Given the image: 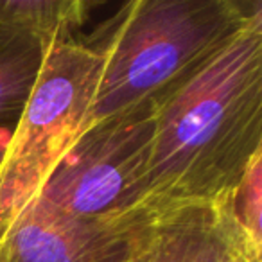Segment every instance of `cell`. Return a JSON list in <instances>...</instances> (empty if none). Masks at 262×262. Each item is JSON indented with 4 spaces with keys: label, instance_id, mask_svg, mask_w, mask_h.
<instances>
[{
    "label": "cell",
    "instance_id": "obj_1",
    "mask_svg": "<svg viewBox=\"0 0 262 262\" xmlns=\"http://www.w3.org/2000/svg\"><path fill=\"white\" fill-rule=\"evenodd\" d=\"M262 155V9L155 102L137 212L149 217L225 198Z\"/></svg>",
    "mask_w": 262,
    "mask_h": 262
},
{
    "label": "cell",
    "instance_id": "obj_2",
    "mask_svg": "<svg viewBox=\"0 0 262 262\" xmlns=\"http://www.w3.org/2000/svg\"><path fill=\"white\" fill-rule=\"evenodd\" d=\"M262 9L260 0H133L95 45L101 76L88 127L157 102L196 72Z\"/></svg>",
    "mask_w": 262,
    "mask_h": 262
},
{
    "label": "cell",
    "instance_id": "obj_3",
    "mask_svg": "<svg viewBox=\"0 0 262 262\" xmlns=\"http://www.w3.org/2000/svg\"><path fill=\"white\" fill-rule=\"evenodd\" d=\"M102 56L86 41L52 43L0 160V250L63 155L88 129Z\"/></svg>",
    "mask_w": 262,
    "mask_h": 262
},
{
    "label": "cell",
    "instance_id": "obj_4",
    "mask_svg": "<svg viewBox=\"0 0 262 262\" xmlns=\"http://www.w3.org/2000/svg\"><path fill=\"white\" fill-rule=\"evenodd\" d=\"M153 135L155 102L94 124L63 155L36 198L79 217L135 214Z\"/></svg>",
    "mask_w": 262,
    "mask_h": 262
},
{
    "label": "cell",
    "instance_id": "obj_5",
    "mask_svg": "<svg viewBox=\"0 0 262 262\" xmlns=\"http://www.w3.org/2000/svg\"><path fill=\"white\" fill-rule=\"evenodd\" d=\"M149 225L142 212L90 219L36 198L0 250V262H137Z\"/></svg>",
    "mask_w": 262,
    "mask_h": 262
},
{
    "label": "cell",
    "instance_id": "obj_6",
    "mask_svg": "<svg viewBox=\"0 0 262 262\" xmlns=\"http://www.w3.org/2000/svg\"><path fill=\"white\" fill-rule=\"evenodd\" d=\"M137 262H239L212 205L151 217Z\"/></svg>",
    "mask_w": 262,
    "mask_h": 262
},
{
    "label": "cell",
    "instance_id": "obj_7",
    "mask_svg": "<svg viewBox=\"0 0 262 262\" xmlns=\"http://www.w3.org/2000/svg\"><path fill=\"white\" fill-rule=\"evenodd\" d=\"M99 4L86 0H0V26L36 38L41 45L81 41L79 31Z\"/></svg>",
    "mask_w": 262,
    "mask_h": 262
},
{
    "label": "cell",
    "instance_id": "obj_8",
    "mask_svg": "<svg viewBox=\"0 0 262 262\" xmlns=\"http://www.w3.org/2000/svg\"><path fill=\"white\" fill-rule=\"evenodd\" d=\"M212 207L239 262H262V155Z\"/></svg>",
    "mask_w": 262,
    "mask_h": 262
},
{
    "label": "cell",
    "instance_id": "obj_9",
    "mask_svg": "<svg viewBox=\"0 0 262 262\" xmlns=\"http://www.w3.org/2000/svg\"><path fill=\"white\" fill-rule=\"evenodd\" d=\"M43 52L36 38L0 26V122H18L40 74Z\"/></svg>",
    "mask_w": 262,
    "mask_h": 262
},
{
    "label": "cell",
    "instance_id": "obj_10",
    "mask_svg": "<svg viewBox=\"0 0 262 262\" xmlns=\"http://www.w3.org/2000/svg\"><path fill=\"white\" fill-rule=\"evenodd\" d=\"M16 124L18 122H0V160H2L6 149H8L9 140H11Z\"/></svg>",
    "mask_w": 262,
    "mask_h": 262
}]
</instances>
